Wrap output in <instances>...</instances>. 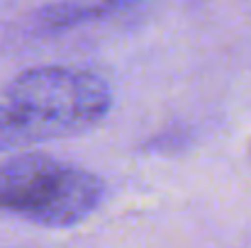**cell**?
<instances>
[{"label":"cell","mask_w":251,"mask_h":248,"mask_svg":"<svg viewBox=\"0 0 251 248\" xmlns=\"http://www.w3.org/2000/svg\"><path fill=\"white\" fill-rule=\"evenodd\" d=\"M2 102L15 114L27 146H32L95 127L110 112L112 92L90 71L39 66L15 76L5 88Z\"/></svg>","instance_id":"1"},{"label":"cell","mask_w":251,"mask_h":248,"mask_svg":"<svg viewBox=\"0 0 251 248\" xmlns=\"http://www.w3.org/2000/svg\"><path fill=\"white\" fill-rule=\"evenodd\" d=\"M102 180L81 165L22 154L0 165V212L47 229H69L102 202Z\"/></svg>","instance_id":"2"},{"label":"cell","mask_w":251,"mask_h":248,"mask_svg":"<svg viewBox=\"0 0 251 248\" xmlns=\"http://www.w3.org/2000/svg\"><path fill=\"white\" fill-rule=\"evenodd\" d=\"M110 7L102 0H59L42 10V22L47 27H74L105 15Z\"/></svg>","instance_id":"3"},{"label":"cell","mask_w":251,"mask_h":248,"mask_svg":"<svg viewBox=\"0 0 251 248\" xmlns=\"http://www.w3.org/2000/svg\"><path fill=\"white\" fill-rule=\"evenodd\" d=\"M25 134L15 119V114L10 112V107L5 102H0V151H12V149H25Z\"/></svg>","instance_id":"4"},{"label":"cell","mask_w":251,"mask_h":248,"mask_svg":"<svg viewBox=\"0 0 251 248\" xmlns=\"http://www.w3.org/2000/svg\"><path fill=\"white\" fill-rule=\"evenodd\" d=\"M102 2L112 10V7H117V5H122V2H129V0H102Z\"/></svg>","instance_id":"5"}]
</instances>
